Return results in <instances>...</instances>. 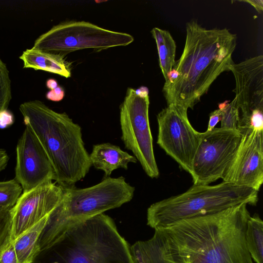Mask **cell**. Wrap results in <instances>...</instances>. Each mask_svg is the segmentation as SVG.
<instances>
[{"label":"cell","mask_w":263,"mask_h":263,"mask_svg":"<svg viewBox=\"0 0 263 263\" xmlns=\"http://www.w3.org/2000/svg\"><path fill=\"white\" fill-rule=\"evenodd\" d=\"M247 203L155 230L147 243L163 263H254L245 237Z\"/></svg>","instance_id":"obj_1"},{"label":"cell","mask_w":263,"mask_h":263,"mask_svg":"<svg viewBox=\"0 0 263 263\" xmlns=\"http://www.w3.org/2000/svg\"><path fill=\"white\" fill-rule=\"evenodd\" d=\"M236 41V35L226 28L207 29L194 20L187 23L183 51L173 67L178 77L163 87L167 105L193 109L218 77L230 71Z\"/></svg>","instance_id":"obj_2"},{"label":"cell","mask_w":263,"mask_h":263,"mask_svg":"<svg viewBox=\"0 0 263 263\" xmlns=\"http://www.w3.org/2000/svg\"><path fill=\"white\" fill-rule=\"evenodd\" d=\"M20 110L50 161L55 182L64 188L75 186L92 166L80 126L65 112H56L40 100L23 103Z\"/></svg>","instance_id":"obj_3"},{"label":"cell","mask_w":263,"mask_h":263,"mask_svg":"<svg viewBox=\"0 0 263 263\" xmlns=\"http://www.w3.org/2000/svg\"><path fill=\"white\" fill-rule=\"evenodd\" d=\"M64 189L61 201L49 214L40 236L41 252L51 248L77 223L129 202L135 192L123 177H106L83 189Z\"/></svg>","instance_id":"obj_4"},{"label":"cell","mask_w":263,"mask_h":263,"mask_svg":"<svg viewBox=\"0 0 263 263\" xmlns=\"http://www.w3.org/2000/svg\"><path fill=\"white\" fill-rule=\"evenodd\" d=\"M258 192L225 182L210 185L193 184L185 192L152 204L147 224L155 230L191 217L220 211L241 203L255 205Z\"/></svg>","instance_id":"obj_5"},{"label":"cell","mask_w":263,"mask_h":263,"mask_svg":"<svg viewBox=\"0 0 263 263\" xmlns=\"http://www.w3.org/2000/svg\"><path fill=\"white\" fill-rule=\"evenodd\" d=\"M52 247L54 263H133L128 243L104 213L74 225Z\"/></svg>","instance_id":"obj_6"},{"label":"cell","mask_w":263,"mask_h":263,"mask_svg":"<svg viewBox=\"0 0 263 263\" xmlns=\"http://www.w3.org/2000/svg\"><path fill=\"white\" fill-rule=\"evenodd\" d=\"M134 40L127 33L104 29L85 21H67L39 36L32 48L64 57L74 51L92 49L98 52L125 46Z\"/></svg>","instance_id":"obj_7"},{"label":"cell","mask_w":263,"mask_h":263,"mask_svg":"<svg viewBox=\"0 0 263 263\" xmlns=\"http://www.w3.org/2000/svg\"><path fill=\"white\" fill-rule=\"evenodd\" d=\"M149 99L146 87L128 88L120 106L121 139L146 175L157 178L159 171L155 159L148 117Z\"/></svg>","instance_id":"obj_8"},{"label":"cell","mask_w":263,"mask_h":263,"mask_svg":"<svg viewBox=\"0 0 263 263\" xmlns=\"http://www.w3.org/2000/svg\"><path fill=\"white\" fill-rule=\"evenodd\" d=\"M235 78V105L241 135L263 132V56L247 59L230 67Z\"/></svg>","instance_id":"obj_9"},{"label":"cell","mask_w":263,"mask_h":263,"mask_svg":"<svg viewBox=\"0 0 263 263\" xmlns=\"http://www.w3.org/2000/svg\"><path fill=\"white\" fill-rule=\"evenodd\" d=\"M241 138L239 132L221 127L200 133L192 164L193 184H210L221 178Z\"/></svg>","instance_id":"obj_10"},{"label":"cell","mask_w":263,"mask_h":263,"mask_svg":"<svg viewBox=\"0 0 263 263\" xmlns=\"http://www.w3.org/2000/svg\"><path fill=\"white\" fill-rule=\"evenodd\" d=\"M187 111L182 107L171 104L159 112L157 116V143L190 174L200 133L191 124Z\"/></svg>","instance_id":"obj_11"},{"label":"cell","mask_w":263,"mask_h":263,"mask_svg":"<svg viewBox=\"0 0 263 263\" xmlns=\"http://www.w3.org/2000/svg\"><path fill=\"white\" fill-rule=\"evenodd\" d=\"M18 140L15 179L23 193L55 181L53 167L37 137L28 125Z\"/></svg>","instance_id":"obj_12"},{"label":"cell","mask_w":263,"mask_h":263,"mask_svg":"<svg viewBox=\"0 0 263 263\" xmlns=\"http://www.w3.org/2000/svg\"><path fill=\"white\" fill-rule=\"evenodd\" d=\"M221 179L223 182L259 191L263 182V132L241 135Z\"/></svg>","instance_id":"obj_13"},{"label":"cell","mask_w":263,"mask_h":263,"mask_svg":"<svg viewBox=\"0 0 263 263\" xmlns=\"http://www.w3.org/2000/svg\"><path fill=\"white\" fill-rule=\"evenodd\" d=\"M64 191L50 182L23 193L12 209L11 241L49 215L60 203Z\"/></svg>","instance_id":"obj_14"},{"label":"cell","mask_w":263,"mask_h":263,"mask_svg":"<svg viewBox=\"0 0 263 263\" xmlns=\"http://www.w3.org/2000/svg\"><path fill=\"white\" fill-rule=\"evenodd\" d=\"M89 157L91 165L103 171L106 177L117 168L127 170L128 163L137 162L134 156L109 143L93 145Z\"/></svg>","instance_id":"obj_15"},{"label":"cell","mask_w":263,"mask_h":263,"mask_svg":"<svg viewBox=\"0 0 263 263\" xmlns=\"http://www.w3.org/2000/svg\"><path fill=\"white\" fill-rule=\"evenodd\" d=\"M20 59L24 68H33L59 74L66 78L71 76L70 66L64 57L33 48L23 51Z\"/></svg>","instance_id":"obj_16"},{"label":"cell","mask_w":263,"mask_h":263,"mask_svg":"<svg viewBox=\"0 0 263 263\" xmlns=\"http://www.w3.org/2000/svg\"><path fill=\"white\" fill-rule=\"evenodd\" d=\"M49 215H47L12 241L19 263H33L41 253L39 240Z\"/></svg>","instance_id":"obj_17"},{"label":"cell","mask_w":263,"mask_h":263,"mask_svg":"<svg viewBox=\"0 0 263 263\" xmlns=\"http://www.w3.org/2000/svg\"><path fill=\"white\" fill-rule=\"evenodd\" d=\"M245 237L252 260L255 263H263V221L258 214L249 218Z\"/></svg>","instance_id":"obj_18"},{"label":"cell","mask_w":263,"mask_h":263,"mask_svg":"<svg viewBox=\"0 0 263 263\" xmlns=\"http://www.w3.org/2000/svg\"><path fill=\"white\" fill-rule=\"evenodd\" d=\"M159 56V65L165 80L168 73L173 68L176 61V45L170 32L161 44L156 45Z\"/></svg>","instance_id":"obj_19"},{"label":"cell","mask_w":263,"mask_h":263,"mask_svg":"<svg viewBox=\"0 0 263 263\" xmlns=\"http://www.w3.org/2000/svg\"><path fill=\"white\" fill-rule=\"evenodd\" d=\"M22 191L21 185L15 179L0 181V210L12 209Z\"/></svg>","instance_id":"obj_20"},{"label":"cell","mask_w":263,"mask_h":263,"mask_svg":"<svg viewBox=\"0 0 263 263\" xmlns=\"http://www.w3.org/2000/svg\"><path fill=\"white\" fill-rule=\"evenodd\" d=\"M218 108L221 110L220 127L238 132L239 117L235 98L230 102L226 101L219 104Z\"/></svg>","instance_id":"obj_21"},{"label":"cell","mask_w":263,"mask_h":263,"mask_svg":"<svg viewBox=\"0 0 263 263\" xmlns=\"http://www.w3.org/2000/svg\"><path fill=\"white\" fill-rule=\"evenodd\" d=\"M11 98V81L9 71L0 58V112L7 109Z\"/></svg>","instance_id":"obj_22"},{"label":"cell","mask_w":263,"mask_h":263,"mask_svg":"<svg viewBox=\"0 0 263 263\" xmlns=\"http://www.w3.org/2000/svg\"><path fill=\"white\" fill-rule=\"evenodd\" d=\"M12 209L0 210V256L11 242Z\"/></svg>","instance_id":"obj_23"},{"label":"cell","mask_w":263,"mask_h":263,"mask_svg":"<svg viewBox=\"0 0 263 263\" xmlns=\"http://www.w3.org/2000/svg\"><path fill=\"white\" fill-rule=\"evenodd\" d=\"M0 263H19L11 241L0 256Z\"/></svg>","instance_id":"obj_24"},{"label":"cell","mask_w":263,"mask_h":263,"mask_svg":"<svg viewBox=\"0 0 263 263\" xmlns=\"http://www.w3.org/2000/svg\"><path fill=\"white\" fill-rule=\"evenodd\" d=\"M14 121L13 114L7 109L0 112V128H5L12 125Z\"/></svg>","instance_id":"obj_25"},{"label":"cell","mask_w":263,"mask_h":263,"mask_svg":"<svg viewBox=\"0 0 263 263\" xmlns=\"http://www.w3.org/2000/svg\"><path fill=\"white\" fill-rule=\"evenodd\" d=\"M64 96L65 91L63 88L60 85H58L55 89L48 91L46 94L47 99L54 102L61 101Z\"/></svg>","instance_id":"obj_26"},{"label":"cell","mask_w":263,"mask_h":263,"mask_svg":"<svg viewBox=\"0 0 263 263\" xmlns=\"http://www.w3.org/2000/svg\"><path fill=\"white\" fill-rule=\"evenodd\" d=\"M221 118V110L218 108L210 114L209 121L207 131H211L215 128V126L220 121Z\"/></svg>","instance_id":"obj_27"},{"label":"cell","mask_w":263,"mask_h":263,"mask_svg":"<svg viewBox=\"0 0 263 263\" xmlns=\"http://www.w3.org/2000/svg\"><path fill=\"white\" fill-rule=\"evenodd\" d=\"M251 5L258 13H261L263 10V1L262 0H246L241 1Z\"/></svg>","instance_id":"obj_28"},{"label":"cell","mask_w":263,"mask_h":263,"mask_svg":"<svg viewBox=\"0 0 263 263\" xmlns=\"http://www.w3.org/2000/svg\"><path fill=\"white\" fill-rule=\"evenodd\" d=\"M46 85L47 87L50 90L55 89L58 87V82L53 79H49L47 80Z\"/></svg>","instance_id":"obj_29"}]
</instances>
